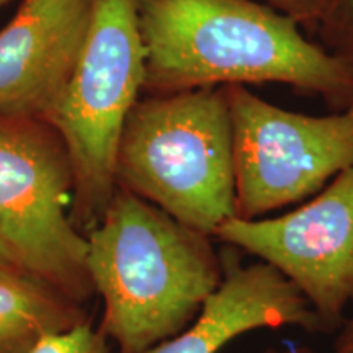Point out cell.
<instances>
[{
    "instance_id": "obj_1",
    "label": "cell",
    "mask_w": 353,
    "mask_h": 353,
    "mask_svg": "<svg viewBox=\"0 0 353 353\" xmlns=\"http://www.w3.org/2000/svg\"><path fill=\"white\" fill-rule=\"evenodd\" d=\"M145 85L286 83L353 103V70L259 0H138Z\"/></svg>"
},
{
    "instance_id": "obj_2",
    "label": "cell",
    "mask_w": 353,
    "mask_h": 353,
    "mask_svg": "<svg viewBox=\"0 0 353 353\" xmlns=\"http://www.w3.org/2000/svg\"><path fill=\"white\" fill-rule=\"evenodd\" d=\"M85 267L103 299L100 330L120 353L187 329L224 276L210 236L121 187L87 237Z\"/></svg>"
},
{
    "instance_id": "obj_3",
    "label": "cell",
    "mask_w": 353,
    "mask_h": 353,
    "mask_svg": "<svg viewBox=\"0 0 353 353\" xmlns=\"http://www.w3.org/2000/svg\"><path fill=\"white\" fill-rule=\"evenodd\" d=\"M117 183L214 237L236 216L232 121L226 87L138 101L123 130Z\"/></svg>"
},
{
    "instance_id": "obj_4",
    "label": "cell",
    "mask_w": 353,
    "mask_h": 353,
    "mask_svg": "<svg viewBox=\"0 0 353 353\" xmlns=\"http://www.w3.org/2000/svg\"><path fill=\"white\" fill-rule=\"evenodd\" d=\"M145 85L138 0H92L82 48L48 110L88 213H103L117 190L123 130Z\"/></svg>"
},
{
    "instance_id": "obj_5",
    "label": "cell",
    "mask_w": 353,
    "mask_h": 353,
    "mask_svg": "<svg viewBox=\"0 0 353 353\" xmlns=\"http://www.w3.org/2000/svg\"><path fill=\"white\" fill-rule=\"evenodd\" d=\"M232 121L236 216L259 219L317 195L353 167V103L312 117L226 87Z\"/></svg>"
},
{
    "instance_id": "obj_6",
    "label": "cell",
    "mask_w": 353,
    "mask_h": 353,
    "mask_svg": "<svg viewBox=\"0 0 353 353\" xmlns=\"http://www.w3.org/2000/svg\"><path fill=\"white\" fill-rule=\"evenodd\" d=\"M72 167L46 136L0 118V236L30 275L83 303L90 294L87 237L68 216Z\"/></svg>"
},
{
    "instance_id": "obj_7",
    "label": "cell",
    "mask_w": 353,
    "mask_h": 353,
    "mask_svg": "<svg viewBox=\"0 0 353 353\" xmlns=\"http://www.w3.org/2000/svg\"><path fill=\"white\" fill-rule=\"evenodd\" d=\"M214 237L280 272L306 298L324 332L342 327L353 303V167L299 208L268 219L234 216Z\"/></svg>"
},
{
    "instance_id": "obj_8",
    "label": "cell",
    "mask_w": 353,
    "mask_h": 353,
    "mask_svg": "<svg viewBox=\"0 0 353 353\" xmlns=\"http://www.w3.org/2000/svg\"><path fill=\"white\" fill-rule=\"evenodd\" d=\"M92 0H25L0 32V113L46 114L85 38Z\"/></svg>"
},
{
    "instance_id": "obj_9",
    "label": "cell",
    "mask_w": 353,
    "mask_h": 353,
    "mask_svg": "<svg viewBox=\"0 0 353 353\" xmlns=\"http://www.w3.org/2000/svg\"><path fill=\"white\" fill-rule=\"evenodd\" d=\"M224 276L187 329L144 353H218L229 342L257 329L294 325L306 332H324V325L306 298L280 272L265 262L244 267L239 250L221 254Z\"/></svg>"
},
{
    "instance_id": "obj_10",
    "label": "cell",
    "mask_w": 353,
    "mask_h": 353,
    "mask_svg": "<svg viewBox=\"0 0 353 353\" xmlns=\"http://www.w3.org/2000/svg\"><path fill=\"white\" fill-rule=\"evenodd\" d=\"M79 304L23 270H0V353H30L82 322Z\"/></svg>"
},
{
    "instance_id": "obj_11",
    "label": "cell",
    "mask_w": 353,
    "mask_h": 353,
    "mask_svg": "<svg viewBox=\"0 0 353 353\" xmlns=\"http://www.w3.org/2000/svg\"><path fill=\"white\" fill-rule=\"evenodd\" d=\"M314 30L321 46L353 70V0H322Z\"/></svg>"
},
{
    "instance_id": "obj_12",
    "label": "cell",
    "mask_w": 353,
    "mask_h": 353,
    "mask_svg": "<svg viewBox=\"0 0 353 353\" xmlns=\"http://www.w3.org/2000/svg\"><path fill=\"white\" fill-rule=\"evenodd\" d=\"M30 353H110L107 337L101 330L79 322L68 330L44 337Z\"/></svg>"
},
{
    "instance_id": "obj_13",
    "label": "cell",
    "mask_w": 353,
    "mask_h": 353,
    "mask_svg": "<svg viewBox=\"0 0 353 353\" xmlns=\"http://www.w3.org/2000/svg\"><path fill=\"white\" fill-rule=\"evenodd\" d=\"M263 2L293 17L301 26L307 28H314L322 6V0H263Z\"/></svg>"
},
{
    "instance_id": "obj_14",
    "label": "cell",
    "mask_w": 353,
    "mask_h": 353,
    "mask_svg": "<svg viewBox=\"0 0 353 353\" xmlns=\"http://www.w3.org/2000/svg\"><path fill=\"white\" fill-rule=\"evenodd\" d=\"M339 330L341 332L335 339L334 353H353V314L347 317Z\"/></svg>"
},
{
    "instance_id": "obj_15",
    "label": "cell",
    "mask_w": 353,
    "mask_h": 353,
    "mask_svg": "<svg viewBox=\"0 0 353 353\" xmlns=\"http://www.w3.org/2000/svg\"><path fill=\"white\" fill-rule=\"evenodd\" d=\"M0 270H23L20 260L17 259L15 252L12 250V247L7 244L6 239L0 236Z\"/></svg>"
},
{
    "instance_id": "obj_16",
    "label": "cell",
    "mask_w": 353,
    "mask_h": 353,
    "mask_svg": "<svg viewBox=\"0 0 353 353\" xmlns=\"http://www.w3.org/2000/svg\"><path fill=\"white\" fill-rule=\"evenodd\" d=\"M263 353H314V352L309 350L307 347H303V345H290L283 348H267Z\"/></svg>"
},
{
    "instance_id": "obj_17",
    "label": "cell",
    "mask_w": 353,
    "mask_h": 353,
    "mask_svg": "<svg viewBox=\"0 0 353 353\" xmlns=\"http://www.w3.org/2000/svg\"><path fill=\"white\" fill-rule=\"evenodd\" d=\"M8 2H10V0H0V8H2L3 6H7Z\"/></svg>"
}]
</instances>
